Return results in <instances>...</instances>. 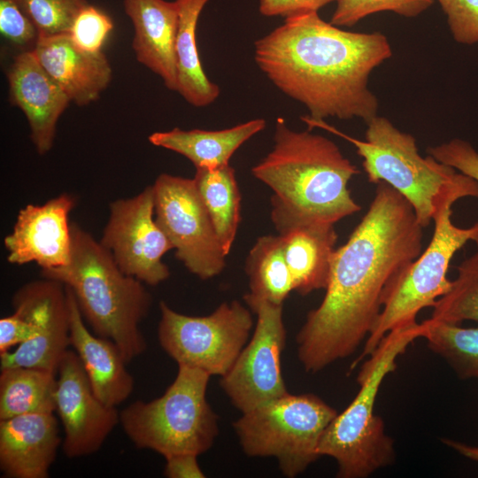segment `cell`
Instances as JSON below:
<instances>
[{
  "label": "cell",
  "mask_w": 478,
  "mask_h": 478,
  "mask_svg": "<svg viewBox=\"0 0 478 478\" xmlns=\"http://www.w3.org/2000/svg\"><path fill=\"white\" fill-rule=\"evenodd\" d=\"M278 233L282 240L293 289L302 296L326 289L337 241L335 225L297 222Z\"/></svg>",
  "instance_id": "obj_22"
},
{
  "label": "cell",
  "mask_w": 478,
  "mask_h": 478,
  "mask_svg": "<svg viewBox=\"0 0 478 478\" xmlns=\"http://www.w3.org/2000/svg\"><path fill=\"white\" fill-rule=\"evenodd\" d=\"M74 197L64 193L43 204H29L17 216L12 231L4 240L7 260L14 265L36 263L42 270L65 266L71 260L69 213Z\"/></svg>",
  "instance_id": "obj_16"
},
{
  "label": "cell",
  "mask_w": 478,
  "mask_h": 478,
  "mask_svg": "<svg viewBox=\"0 0 478 478\" xmlns=\"http://www.w3.org/2000/svg\"><path fill=\"white\" fill-rule=\"evenodd\" d=\"M436 0H336L331 23L336 27H352L364 18L377 12H391L414 18L428 10Z\"/></svg>",
  "instance_id": "obj_31"
},
{
  "label": "cell",
  "mask_w": 478,
  "mask_h": 478,
  "mask_svg": "<svg viewBox=\"0 0 478 478\" xmlns=\"http://www.w3.org/2000/svg\"><path fill=\"white\" fill-rule=\"evenodd\" d=\"M428 155L478 182V151L467 141L453 138L428 147Z\"/></svg>",
  "instance_id": "obj_34"
},
{
  "label": "cell",
  "mask_w": 478,
  "mask_h": 478,
  "mask_svg": "<svg viewBox=\"0 0 478 478\" xmlns=\"http://www.w3.org/2000/svg\"><path fill=\"white\" fill-rule=\"evenodd\" d=\"M250 296L274 304H283L293 289L280 235L257 239L245 262Z\"/></svg>",
  "instance_id": "obj_27"
},
{
  "label": "cell",
  "mask_w": 478,
  "mask_h": 478,
  "mask_svg": "<svg viewBox=\"0 0 478 478\" xmlns=\"http://www.w3.org/2000/svg\"><path fill=\"white\" fill-rule=\"evenodd\" d=\"M447 17L453 39L461 44L478 43V0H436Z\"/></svg>",
  "instance_id": "obj_33"
},
{
  "label": "cell",
  "mask_w": 478,
  "mask_h": 478,
  "mask_svg": "<svg viewBox=\"0 0 478 478\" xmlns=\"http://www.w3.org/2000/svg\"><path fill=\"white\" fill-rule=\"evenodd\" d=\"M336 0H259V12L266 17L285 19L318 12L329 3Z\"/></svg>",
  "instance_id": "obj_36"
},
{
  "label": "cell",
  "mask_w": 478,
  "mask_h": 478,
  "mask_svg": "<svg viewBox=\"0 0 478 478\" xmlns=\"http://www.w3.org/2000/svg\"><path fill=\"white\" fill-rule=\"evenodd\" d=\"M272 150L251 168L273 191L271 220L277 231L297 222L335 224L361 206L348 188L359 173L330 139L276 120Z\"/></svg>",
  "instance_id": "obj_3"
},
{
  "label": "cell",
  "mask_w": 478,
  "mask_h": 478,
  "mask_svg": "<svg viewBox=\"0 0 478 478\" xmlns=\"http://www.w3.org/2000/svg\"><path fill=\"white\" fill-rule=\"evenodd\" d=\"M211 375L184 365L165 393L149 402L137 400L120 412V423L138 449L164 458L200 455L213 444L219 433L218 416L206 399Z\"/></svg>",
  "instance_id": "obj_7"
},
{
  "label": "cell",
  "mask_w": 478,
  "mask_h": 478,
  "mask_svg": "<svg viewBox=\"0 0 478 478\" xmlns=\"http://www.w3.org/2000/svg\"><path fill=\"white\" fill-rule=\"evenodd\" d=\"M31 19L39 35L68 34L87 0H13Z\"/></svg>",
  "instance_id": "obj_30"
},
{
  "label": "cell",
  "mask_w": 478,
  "mask_h": 478,
  "mask_svg": "<svg viewBox=\"0 0 478 478\" xmlns=\"http://www.w3.org/2000/svg\"><path fill=\"white\" fill-rule=\"evenodd\" d=\"M391 55L383 34L343 30L318 12L287 18L254 42L255 62L267 79L310 118L324 120L376 116L369 76Z\"/></svg>",
  "instance_id": "obj_2"
},
{
  "label": "cell",
  "mask_w": 478,
  "mask_h": 478,
  "mask_svg": "<svg viewBox=\"0 0 478 478\" xmlns=\"http://www.w3.org/2000/svg\"><path fill=\"white\" fill-rule=\"evenodd\" d=\"M166 459L165 476L168 478H204L203 470L197 462V455L191 453L175 454Z\"/></svg>",
  "instance_id": "obj_38"
},
{
  "label": "cell",
  "mask_w": 478,
  "mask_h": 478,
  "mask_svg": "<svg viewBox=\"0 0 478 478\" xmlns=\"http://www.w3.org/2000/svg\"><path fill=\"white\" fill-rule=\"evenodd\" d=\"M14 311L32 325L34 336L13 351L0 354V367H33L58 374L70 345V311L63 283L43 278L29 281L13 295Z\"/></svg>",
  "instance_id": "obj_14"
},
{
  "label": "cell",
  "mask_w": 478,
  "mask_h": 478,
  "mask_svg": "<svg viewBox=\"0 0 478 478\" xmlns=\"http://www.w3.org/2000/svg\"><path fill=\"white\" fill-rule=\"evenodd\" d=\"M0 31L16 45L36 42L38 30L13 0H0Z\"/></svg>",
  "instance_id": "obj_35"
},
{
  "label": "cell",
  "mask_w": 478,
  "mask_h": 478,
  "mask_svg": "<svg viewBox=\"0 0 478 478\" xmlns=\"http://www.w3.org/2000/svg\"><path fill=\"white\" fill-rule=\"evenodd\" d=\"M7 78L10 102L25 114L31 141L43 155L52 148L58 120L71 101L33 50L15 57Z\"/></svg>",
  "instance_id": "obj_17"
},
{
  "label": "cell",
  "mask_w": 478,
  "mask_h": 478,
  "mask_svg": "<svg viewBox=\"0 0 478 478\" xmlns=\"http://www.w3.org/2000/svg\"><path fill=\"white\" fill-rule=\"evenodd\" d=\"M257 316L254 332L220 386L231 403L246 412L289 393L281 374V357L286 343L282 304L243 296Z\"/></svg>",
  "instance_id": "obj_12"
},
{
  "label": "cell",
  "mask_w": 478,
  "mask_h": 478,
  "mask_svg": "<svg viewBox=\"0 0 478 478\" xmlns=\"http://www.w3.org/2000/svg\"><path fill=\"white\" fill-rule=\"evenodd\" d=\"M71 235L69 264L41 270V275L69 288L93 333L114 342L129 363L147 348L139 326L150 311L151 296L89 232L71 223Z\"/></svg>",
  "instance_id": "obj_4"
},
{
  "label": "cell",
  "mask_w": 478,
  "mask_h": 478,
  "mask_svg": "<svg viewBox=\"0 0 478 478\" xmlns=\"http://www.w3.org/2000/svg\"><path fill=\"white\" fill-rule=\"evenodd\" d=\"M421 338L443 358L459 378L478 379V328H463L428 319Z\"/></svg>",
  "instance_id": "obj_28"
},
{
  "label": "cell",
  "mask_w": 478,
  "mask_h": 478,
  "mask_svg": "<svg viewBox=\"0 0 478 478\" xmlns=\"http://www.w3.org/2000/svg\"><path fill=\"white\" fill-rule=\"evenodd\" d=\"M32 50L70 101L79 106L96 101L112 81V70L104 53L79 48L69 34L39 35Z\"/></svg>",
  "instance_id": "obj_18"
},
{
  "label": "cell",
  "mask_w": 478,
  "mask_h": 478,
  "mask_svg": "<svg viewBox=\"0 0 478 478\" xmlns=\"http://www.w3.org/2000/svg\"><path fill=\"white\" fill-rule=\"evenodd\" d=\"M423 330L417 322L389 331L362 364L358 394L328 424L318 446L320 456L335 460L338 477L365 478L394 462V442L374 413L375 399L384 378L396 370L397 358Z\"/></svg>",
  "instance_id": "obj_6"
},
{
  "label": "cell",
  "mask_w": 478,
  "mask_h": 478,
  "mask_svg": "<svg viewBox=\"0 0 478 478\" xmlns=\"http://www.w3.org/2000/svg\"><path fill=\"white\" fill-rule=\"evenodd\" d=\"M193 179L227 256L241 220V194L235 170L229 164L215 168H197Z\"/></svg>",
  "instance_id": "obj_25"
},
{
  "label": "cell",
  "mask_w": 478,
  "mask_h": 478,
  "mask_svg": "<svg viewBox=\"0 0 478 478\" xmlns=\"http://www.w3.org/2000/svg\"><path fill=\"white\" fill-rule=\"evenodd\" d=\"M151 186L155 220L175 257L202 280L219 275L227 256L194 179L162 173Z\"/></svg>",
  "instance_id": "obj_11"
},
{
  "label": "cell",
  "mask_w": 478,
  "mask_h": 478,
  "mask_svg": "<svg viewBox=\"0 0 478 478\" xmlns=\"http://www.w3.org/2000/svg\"><path fill=\"white\" fill-rule=\"evenodd\" d=\"M376 185L367 212L334 252L323 300L297 333L307 372L357 350L381 313L386 289L422 251L423 227L410 203L388 183Z\"/></svg>",
  "instance_id": "obj_1"
},
{
  "label": "cell",
  "mask_w": 478,
  "mask_h": 478,
  "mask_svg": "<svg viewBox=\"0 0 478 478\" xmlns=\"http://www.w3.org/2000/svg\"><path fill=\"white\" fill-rule=\"evenodd\" d=\"M456 269L449 291L436 301L429 319L451 324L478 321V248Z\"/></svg>",
  "instance_id": "obj_29"
},
{
  "label": "cell",
  "mask_w": 478,
  "mask_h": 478,
  "mask_svg": "<svg viewBox=\"0 0 478 478\" xmlns=\"http://www.w3.org/2000/svg\"><path fill=\"white\" fill-rule=\"evenodd\" d=\"M112 28L111 17L89 4L76 15L68 34L79 48L99 52L103 51L102 48Z\"/></svg>",
  "instance_id": "obj_32"
},
{
  "label": "cell",
  "mask_w": 478,
  "mask_h": 478,
  "mask_svg": "<svg viewBox=\"0 0 478 478\" xmlns=\"http://www.w3.org/2000/svg\"><path fill=\"white\" fill-rule=\"evenodd\" d=\"M66 287V286H65ZM70 311V345L77 353L94 393L104 405L116 407L128 398L134 378L114 342L86 327L72 290L66 287Z\"/></svg>",
  "instance_id": "obj_21"
},
{
  "label": "cell",
  "mask_w": 478,
  "mask_h": 478,
  "mask_svg": "<svg viewBox=\"0 0 478 478\" xmlns=\"http://www.w3.org/2000/svg\"><path fill=\"white\" fill-rule=\"evenodd\" d=\"M266 125L264 119H254L221 130L174 127L151 134L149 142L184 156L196 169L215 168L228 165L236 150L262 131Z\"/></svg>",
  "instance_id": "obj_23"
},
{
  "label": "cell",
  "mask_w": 478,
  "mask_h": 478,
  "mask_svg": "<svg viewBox=\"0 0 478 478\" xmlns=\"http://www.w3.org/2000/svg\"><path fill=\"white\" fill-rule=\"evenodd\" d=\"M123 6L134 26L132 47L137 61L159 76L166 89L177 91L176 2L124 0Z\"/></svg>",
  "instance_id": "obj_20"
},
{
  "label": "cell",
  "mask_w": 478,
  "mask_h": 478,
  "mask_svg": "<svg viewBox=\"0 0 478 478\" xmlns=\"http://www.w3.org/2000/svg\"><path fill=\"white\" fill-rule=\"evenodd\" d=\"M337 413L316 395L289 392L243 412L233 427L246 455L274 457L293 478L320 457V438Z\"/></svg>",
  "instance_id": "obj_8"
},
{
  "label": "cell",
  "mask_w": 478,
  "mask_h": 478,
  "mask_svg": "<svg viewBox=\"0 0 478 478\" xmlns=\"http://www.w3.org/2000/svg\"><path fill=\"white\" fill-rule=\"evenodd\" d=\"M58 375L55 403L65 433L63 451L70 459L91 455L120 423V413L96 396L75 351L65 352Z\"/></svg>",
  "instance_id": "obj_15"
},
{
  "label": "cell",
  "mask_w": 478,
  "mask_h": 478,
  "mask_svg": "<svg viewBox=\"0 0 478 478\" xmlns=\"http://www.w3.org/2000/svg\"><path fill=\"white\" fill-rule=\"evenodd\" d=\"M451 214L452 205H447L435 217L428 245L386 289L381 313L351 369L367 358L389 331L417 323L419 312L433 307L449 291L451 281L447 273L454 254L468 242L478 248V222L468 227H457Z\"/></svg>",
  "instance_id": "obj_9"
},
{
  "label": "cell",
  "mask_w": 478,
  "mask_h": 478,
  "mask_svg": "<svg viewBox=\"0 0 478 478\" xmlns=\"http://www.w3.org/2000/svg\"><path fill=\"white\" fill-rule=\"evenodd\" d=\"M60 443L53 413L0 420V469L11 478H47Z\"/></svg>",
  "instance_id": "obj_19"
},
{
  "label": "cell",
  "mask_w": 478,
  "mask_h": 478,
  "mask_svg": "<svg viewBox=\"0 0 478 478\" xmlns=\"http://www.w3.org/2000/svg\"><path fill=\"white\" fill-rule=\"evenodd\" d=\"M154 194L148 186L135 197L109 205V218L101 244L126 274L150 286L170 276L163 256L173 245L155 220Z\"/></svg>",
  "instance_id": "obj_13"
},
{
  "label": "cell",
  "mask_w": 478,
  "mask_h": 478,
  "mask_svg": "<svg viewBox=\"0 0 478 478\" xmlns=\"http://www.w3.org/2000/svg\"><path fill=\"white\" fill-rule=\"evenodd\" d=\"M210 0H175L179 20L175 42L177 92L191 105L204 107L220 96V87L205 74L198 55L197 27Z\"/></svg>",
  "instance_id": "obj_24"
},
{
  "label": "cell",
  "mask_w": 478,
  "mask_h": 478,
  "mask_svg": "<svg viewBox=\"0 0 478 478\" xmlns=\"http://www.w3.org/2000/svg\"><path fill=\"white\" fill-rule=\"evenodd\" d=\"M442 442L465 458L478 462V445H470L449 438H443Z\"/></svg>",
  "instance_id": "obj_39"
},
{
  "label": "cell",
  "mask_w": 478,
  "mask_h": 478,
  "mask_svg": "<svg viewBox=\"0 0 478 478\" xmlns=\"http://www.w3.org/2000/svg\"><path fill=\"white\" fill-rule=\"evenodd\" d=\"M34 336L30 322L17 311L0 320V354Z\"/></svg>",
  "instance_id": "obj_37"
},
{
  "label": "cell",
  "mask_w": 478,
  "mask_h": 478,
  "mask_svg": "<svg viewBox=\"0 0 478 478\" xmlns=\"http://www.w3.org/2000/svg\"><path fill=\"white\" fill-rule=\"evenodd\" d=\"M309 129L319 127L351 144L363 158L371 183H388L412 205L424 228L447 205L464 197H478V182L430 155L422 157L415 138L396 127L385 117L374 116L366 123L364 140L350 136L324 120L301 117Z\"/></svg>",
  "instance_id": "obj_5"
},
{
  "label": "cell",
  "mask_w": 478,
  "mask_h": 478,
  "mask_svg": "<svg viewBox=\"0 0 478 478\" xmlns=\"http://www.w3.org/2000/svg\"><path fill=\"white\" fill-rule=\"evenodd\" d=\"M57 374L33 367L2 368L0 420L56 412Z\"/></svg>",
  "instance_id": "obj_26"
},
{
  "label": "cell",
  "mask_w": 478,
  "mask_h": 478,
  "mask_svg": "<svg viewBox=\"0 0 478 478\" xmlns=\"http://www.w3.org/2000/svg\"><path fill=\"white\" fill-rule=\"evenodd\" d=\"M158 338L179 365L212 375H225L246 345L253 326L249 309L239 301L224 302L206 316H189L159 304Z\"/></svg>",
  "instance_id": "obj_10"
}]
</instances>
